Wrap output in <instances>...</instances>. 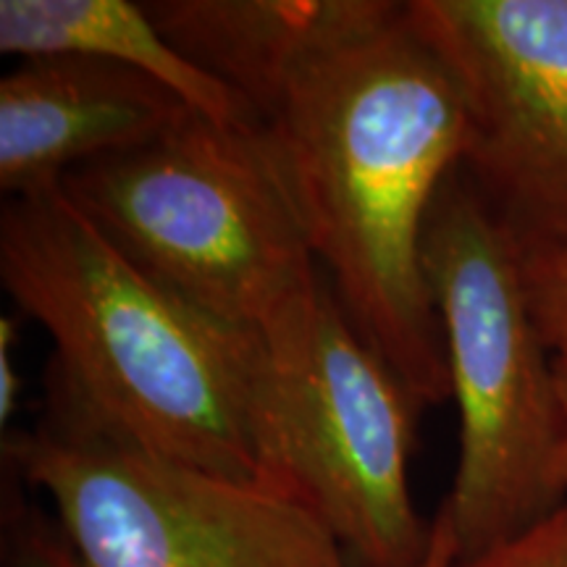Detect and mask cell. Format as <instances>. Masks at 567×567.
<instances>
[{"instance_id":"obj_1","label":"cell","mask_w":567,"mask_h":567,"mask_svg":"<svg viewBox=\"0 0 567 567\" xmlns=\"http://www.w3.org/2000/svg\"><path fill=\"white\" fill-rule=\"evenodd\" d=\"M264 130L354 329L423 405L452 400L423 237L463 161L465 109L408 3L305 71Z\"/></svg>"},{"instance_id":"obj_2","label":"cell","mask_w":567,"mask_h":567,"mask_svg":"<svg viewBox=\"0 0 567 567\" xmlns=\"http://www.w3.org/2000/svg\"><path fill=\"white\" fill-rule=\"evenodd\" d=\"M0 284L53 342L48 408L153 455L266 486L264 334L140 271L63 187L6 200Z\"/></svg>"},{"instance_id":"obj_3","label":"cell","mask_w":567,"mask_h":567,"mask_svg":"<svg viewBox=\"0 0 567 567\" xmlns=\"http://www.w3.org/2000/svg\"><path fill=\"white\" fill-rule=\"evenodd\" d=\"M61 187L140 271L221 321L266 334L323 289L264 124L193 113Z\"/></svg>"},{"instance_id":"obj_4","label":"cell","mask_w":567,"mask_h":567,"mask_svg":"<svg viewBox=\"0 0 567 567\" xmlns=\"http://www.w3.org/2000/svg\"><path fill=\"white\" fill-rule=\"evenodd\" d=\"M423 268L460 413L442 509L471 559L563 499L551 484L563 439L555 354L530 310L520 247L460 168L431 208Z\"/></svg>"},{"instance_id":"obj_5","label":"cell","mask_w":567,"mask_h":567,"mask_svg":"<svg viewBox=\"0 0 567 567\" xmlns=\"http://www.w3.org/2000/svg\"><path fill=\"white\" fill-rule=\"evenodd\" d=\"M266 486L292 496L360 567H421L431 520L410 492L423 402L323 287L264 334Z\"/></svg>"},{"instance_id":"obj_6","label":"cell","mask_w":567,"mask_h":567,"mask_svg":"<svg viewBox=\"0 0 567 567\" xmlns=\"http://www.w3.org/2000/svg\"><path fill=\"white\" fill-rule=\"evenodd\" d=\"M13 473L51 496L87 567H360L292 496L153 455L45 408L3 434Z\"/></svg>"},{"instance_id":"obj_7","label":"cell","mask_w":567,"mask_h":567,"mask_svg":"<svg viewBox=\"0 0 567 567\" xmlns=\"http://www.w3.org/2000/svg\"><path fill=\"white\" fill-rule=\"evenodd\" d=\"M457 82L460 172L517 247L567 245V0H410Z\"/></svg>"},{"instance_id":"obj_8","label":"cell","mask_w":567,"mask_h":567,"mask_svg":"<svg viewBox=\"0 0 567 567\" xmlns=\"http://www.w3.org/2000/svg\"><path fill=\"white\" fill-rule=\"evenodd\" d=\"M193 113L161 82L116 63L27 59L0 80V189H55L76 168L145 145Z\"/></svg>"},{"instance_id":"obj_9","label":"cell","mask_w":567,"mask_h":567,"mask_svg":"<svg viewBox=\"0 0 567 567\" xmlns=\"http://www.w3.org/2000/svg\"><path fill=\"white\" fill-rule=\"evenodd\" d=\"M142 6L176 51L243 97L260 124L305 71L405 9L394 0H151Z\"/></svg>"},{"instance_id":"obj_10","label":"cell","mask_w":567,"mask_h":567,"mask_svg":"<svg viewBox=\"0 0 567 567\" xmlns=\"http://www.w3.org/2000/svg\"><path fill=\"white\" fill-rule=\"evenodd\" d=\"M0 51L21 59L84 55L140 71L218 124H260L250 105L168 42L130 0H0Z\"/></svg>"},{"instance_id":"obj_11","label":"cell","mask_w":567,"mask_h":567,"mask_svg":"<svg viewBox=\"0 0 567 567\" xmlns=\"http://www.w3.org/2000/svg\"><path fill=\"white\" fill-rule=\"evenodd\" d=\"M536 326L551 354H567V245L520 247Z\"/></svg>"},{"instance_id":"obj_12","label":"cell","mask_w":567,"mask_h":567,"mask_svg":"<svg viewBox=\"0 0 567 567\" xmlns=\"http://www.w3.org/2000/svg\"><path fill=\"white\" fill-rule=\"evenodd\" d=\"M457 567H567V494L515 536Z\"/></svg>"},{"instance_id":"obj_13","label":"cell","mask_w":567,"mask_h":567,"mask_svg":"<svg viewBox=\"0 0 567 567\" xmlns=\"http://www.w3.org/2000/svg\"><path fill=\"white\" fill-rule=\"evenodd\" d=\"M11 567H87V563L66 542L59 523L51 526L24 513L13 528Z\"/></svg>"},{"instance_id":"obj_14","label":"cell","mask_w":567,"mask_h":567,"mask_svg":"<svg viewBox=\"0 0 567 567\" xmlns=\"http://www.w3.org/2000/svg\"><path fill=\"white\" fill-rule=\"evenodd\" d=\"M17 347H19V323L17 318H0V425L3 434H9L11 417L19 410L21 396V375L17 368Z\"/></svg>"},{"instance_id":"obj_15","label":"cell","mask_w":567,"mask_h":567,"mask_svg":"<svg viewBox=\"0 0 567 567\" xmlns=\"http://www.w3.org/2000/svg\"><path fill=\"white\" fill-rule=\"evenodd\" d=\"M460 563V547L455 530H452L450 517L442 507L431 517V547L425 551V559L421 567H457Z\"/></svg>"},{"instance_id":"obj_16","label":"cell","mask_w":567,"mask_h":567,"mask_svg":"<svg viewBox=\"0 0 567 567\" xmlns=\"http://www.w3.org/2000/svg\"><path fill=\"white\" fill-rule=\"evenodd\" d=\"M555 381L559 396V413H563V439H559V450L555 457V471H551V484L557 494H567V354H555Z\"/></svg>"}]
</instances>
